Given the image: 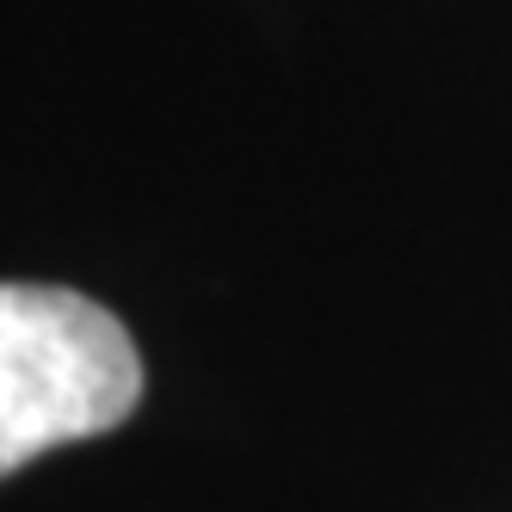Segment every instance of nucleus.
<instances>
[{
	"label": "nucleus",
	"instance_id": "1",
	"mask_svg": "<svg viewBox=\"0 0 512 512\" xmlns=\"http://www.w3.org/2000/svg\"><path fill=\"white\" fill-rule=\"evenodd\" d=\"M142 401V358L112 309L62 284H0V475L112 432Z\"/></svg>",
	"mask_w": 512,
	"mask_h": 512
}]
</instances>
